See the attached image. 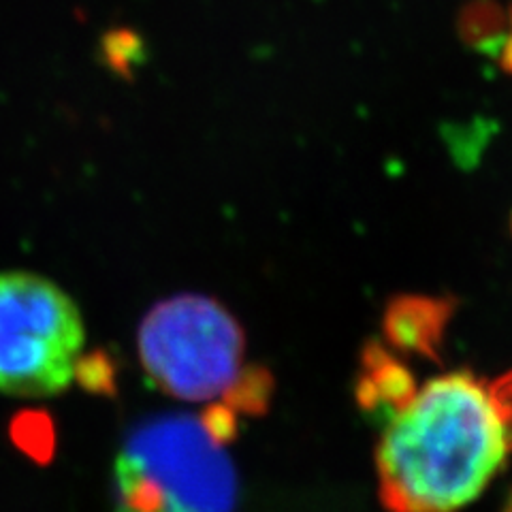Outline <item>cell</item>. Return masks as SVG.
<instances>
[{
	"label": "cell",
	"mask_w": 512,
	"mask_h": 512,
	"mask_svg": "<svg viewBox=\"0 0 512 512\" xmlns=\"http://www.w3.org/2000/svg\"><path fill=\"white\" fill-rule=\"evenodd\" d=\"M506 453L487 382L470 372L438 376L384 429L380 500L393 512H457L483 493Z\"/></svg>",
	"instance_id": "6da1fadb"
},
{
	"label": "cell",
	"mask_w": 512,
	"mask_h": 512,
	"mask_svg": "<svg viewBox=\"0 0 512 512\" xmlns=\"http://www.w3.org/2000/svg\"><path fill=\"white\" fill-rule=\"evenodd\" d=\"M224 444L203 414L139 423L114 461V512H235L237 472Z\"/></svg>",
	"instance_id": "7a4b0ae2"
},
{
	"label": "cell",
	"mask_w": 512,
	"mask_h": 512,
	"mask_svg": "<svg viewBox=\"0 0 512 512\" xmlns=\"http://www.w3.org/2000/svg\"><path fill=\"white\" fill-rule=\"evenodd\" d=\"M137 348L156 389L184 402L222 404L244 372L246 335L216 299L175 295L143 316Z\"/></svg>",
	"instance_id": "3957f363"
},
{
	"label": "cell",
	"mask_w": 512,
	"mask_h": 512,
	"mask_svg": "<svg viewBox=\"0 0 512 512\" xmlns=\"http://www.w3.org/2000/svg\"><path fill=\"white\" fill-rule=\"evenodd\" d=\"M84 342L82 314L56 282L0 274V393L45 399L67 391Z\"/></svg>",
	"instance_id": "277c9868"
},
{
	"label": "cell",
	"mask_w": 512,
	"mask_h": 512,
	"mask_svg": "<svg viewBox=\"0 0 512 512\" xmlns=\"http://www.w3.org/2000/svg\"><path fill=\"white\" fill-rule=\"evenodd\" d=\"M455 310L457 299L448 295H395L382 316L384 338L408 355L440 363L446 327Z\"/></svg>",
	"instance_id": "5b68a950"
},
{
	"label": "cell",
	"mask_w": 512,
	"mask_h": 512,
	"mask_svg": "<svg viewBox=\"0 0 512 512\" xmlns=\"http://www.w3.org/2000/svg\"><path fill=\"white\" fill-rule=\"evenodd\" d=\"M363 374L357 382V402L363 410L387 416L391 421L416 397V384L408 367L395 359L380 342L365 344Z\"/></svg>",
	"instance_id": "8992f818"
},
{
	"label": "cell",
	"mask_w": 512,
	"mask_h": 512,
	"mask_svg": "<svg viewBox=\"0 0 512 512\" xmlns=\"http://www.w3.org/2000/svg\"><path fill=\"white\" fill-rule=\"evenodd\" d=\"M461 35L468 43L476 45L478 52L495 56L506 39L504 13L493 0H474L461 11Z\"/></svg>",
	"instance_id": "52a82bcc"
},
{
	"label": "cell",
	"mask_w": 512,
	"mask_h": 512,
	"mask_svg": "<svg viewBox=\"0 0 512 512\" xmlns=\"http://www.w3.org/2000/svg\"><path fill=\"white\" fill-rule=\"evenodd\" d=\"M101 52L107 69L124 79H131L135 69L146 58V45L135 30L114 28L103 35Z\"/></svg>",
	"instance_id": "ba28073f"
},
{
	"label": "cell",
	"mask_w": 512,
	"mask_h": 512,
	"mask_svg": "<svg viewBox=\"0 0 512 512\" xmlns=\"http://www.w3.org/2000/svg\"><path fill=\"white\" fill-rule=\"evenodd\" d=\"M271 391H274V378L265 367L248 365L222 404L244 412H263L269 404Z\"/></svg>",
	"instance_id": "9c48e42d"
},
{
	"label": "cell",
	"mask_w": 512,
	"mask_h": 512,
	"mask_svg": "<svg viewBox=\"0 0 512 512\" xmlns=\"http://www.w3.org/2000/svg\"><path fill=\"white\" fill-rule=\"evenodd\" d=\"M75 380L92 391H111L114 389V365L101 350L82 355L75 365Z\"/></svg>",
	"instance_id": "30bf717a"
},
{
	"label": "cell",
	"mask_w": 512,
	"mask_h": 512,
	"mask_svg": "<svg viewBox=\"0 0 512 512\" xmlns=\"http://www.w3.org/2000/svg\"><path fill=\"white\" fill-rule=\"evenodd\" d=\"M487 389H489L491 406L502 427L506 448L510 453L512 451V372L498 376L493 382H487Z\"/></svg>",
	"instance_id": "8fae6325"
},
{
	"label": "cell",
	"mask_w": 512,
	"mask_h": 512,
	"mask_svg": "<svg viewBox=\"0 0 512 512\" xmlns=\"http://www.w3.org/2000/svg\"><path fill=\"white\" fill-rule=\"evenodd\" d=\"M493 58L498 60V64L506 73H512V32L510 35H506V39L500 45V50L495 52Z\"/></svg>",
	"instance_id": "7c38bea8"
},
{
	"label": "cell",
	"mask_w": 512,
	"mask_h": 512,
	"mask_svg": "<svg viewBox=\"0 0 512 512\" xmlns=\"http://www.w3.org/2000/svg\"><path fill=\"white\" fill-rule=\"evenodd\" d=\"M510 233H512V214H510Z\"/></svg>",
	"instance_id": "4fadbf2b"
}]
</instances>
